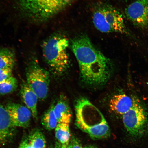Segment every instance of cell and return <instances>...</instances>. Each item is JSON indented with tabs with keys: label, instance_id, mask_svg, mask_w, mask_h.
<instances>
[{
	"label": "cell",
	"instance_id": "6da1fadb",
	"mask_svg": "<svg viewBox=\"0 0 148 148\" xmlns=\"http://www.w3.org/2000/svg\"><path fill=\"white\" fill-rule=\"evenodd\" d=\"M72 51L77 59L83 81L90 84H102L110 73V60L85 35L72 40Z\"/></svg>",
	"mask_w": 148,
	"mask_h": 148
},
{
	"label": "cell",
	"instance_id": "7a4b0ae2",
	"mask_svg": "<svg viewBox=\"0 0 148 148\" xmlns=\"http://www.w3.org/2000/svg\"><path fill=\"white\" fill-rule=\"evenodd\" d=\"M75 124L94 139L110 136V131L104 116L87 99L81 98L75 103Z\"/></svg>",
	"mask_w": 148,
	"mask_h": 148
},
{
	"label": "cell",
	"instance_id": "3957f363",
	"mask_svg": "<svg viewBox=\"0 0 148 148\" xmlns=\"http://www.w3.org/2000/svg\"><path fill=\"white\" fill-rule=\"evenodd\" d=\"M69 40L60 34L49 37L42 44L44 60L56 74H61L67 69L69 63L67 49Z\"/></svg>",
	"mask_w": 148,
	"mask_h": 148
},
{
	"label": "cell",
	"instance_id": "277c9868",
	"mask_svg": "<svg viewBox=\"0 0 148 148\" xmlns=\"http://www.w3.org/2000/svg\"><path fill=\"white\" fill-rule=\"evenodd\" d=\"M75 0H17L19 8L27 16L36 21L52 17Z\"/></svg>",
	"mask_w": 148,
	"mask_h": 148
},
{
	"label": "cell",
	"instance_id": "5b68a950",
	"mask_svg": "<svg viewBox=\"0 0 148 148\" xmlns=\"http://www.w3.org/2000/svg\"><path fill=\"white\" fill-rule=\"evenodd\" d=\"M92 20L96 28L101 32L129 33L123 16L112 5H98L94 9Z\"/></svg>",
	"mask_w": 148,
	"mask_h": 148
},
{
	"label": "cell",
	"instance_id": "8992f818",
	"mask_svg": "<svg viewBox=\"0 0 148 148\" xmlns=\"http://www.w3.org/2000/svg\"><path fill=\"white\" fill-rule=\"evenodd\" d=\"M133 105L123 114V121L127 131L135 138L143 136L148 131V116L145 107L140 99L133 96Z\"/></svg>",
	"mask_w": 148,
	"mask_h": 148
},
{
	"label": "cell",
	"instance_id": "52a82bcc",
	"mask_svg": "<svg viewBox=\"0 0 148 148\" xmlns=\"http://www.w3.org/2000/svg\"><path fill=\"white\" fill-rule=\"evenodd\" d=\"M26 82L40 100L47 97L50 83L49 72L40 66L36 59H33L26 70Z\"/></svg>",
	"mask_w": 148,
	"mask_h": 148
},
{
	"label": "cell",
	"instance_id": "ba28073f",
	"mask_svg": "<svg viewBox=\"0 0 148 148\" xmlns=\"http://www.w3.org/2000/svg\"><path fill=\"white\" fill-rule=\"evenodd\" d=\"M125 13L137 27L142 29L148 27V0H135L125 9Z\"/></svg>",
	"mask_w": 148,
	"mask_h": 148
},
{
	"label": "cell",
	"instance_id": "9c48e42d",
	"mask_svg": "<svg viewBox=\"0 0 148 148\" xmlns=\"http://www.w3.org/2000/svg\"><path fill=\"white\" fill-rule=\"evenodd\" d=\"M15 127H27L30 124L32 112L27 107L18 103H10L5 106Z\"/></svg>",
	"mask_w": 148,
	"mask_h": 148
},
{
	"label": "cell",
	"instance_id": "30bf717a",
	"mask_svg": "<svg viewBox=\"0 0 148 148\" xmlns=\"http://www.w3.org/2000/svg\"><path fill=\"white\" fill-rule=\"evenodd\" d=\"M15 127L5 107L0 104V145H5L8 141Z\"/></svg>",
	"mask_w": 148,
	"mask_h": 148
},
{
	"label": "cell",
	"instance_id": "8fae6325",
	"mask_svg": "<svg viewBox=\"0 0 148 148\" xmlns=\"http://www.w3.org/2000/svg\"><path fill=\"white\" fill-rule=\"evenodd\" d=\"M133 99L125 94L114 95L110 101V108L114 113L123 116L130 110L133 105Z\"/></svg>",
	"mask_w": 148,
	"mask_h": 148
},
{
	"label": "cell",
	"instance_id": "7c38bea8",
	"mask_svg": "<svg viewBox=\"0 0 148 148\" xmlns=\"http://www.w3.org/2000/svg\"><path fill=\"white\" fill-rule=\"evenodd\" d=\"M20 94L26 106L32 112L33 118L37 119L38 115L37 104L38 98L26 82H24L21 84Z\"/></svg>",
	"mask_w": 148,
	"mask_h": 148
},
{
	"label": "cell",
	"instance_id": "4fadbf2b",
	"mask_svg": "<svg viewBox=\"0 0 148 148\" xmlns=\"http://www.w3.org/2000/svg\"><path fill=\"white\" fill-rule=\"evenodd\" d=\"M54 111L58 123L69 124L72 114L68 103L63 100L59 101L54 105Z\"/></svg>",
	"mask_w": 148,
	"mask_h": 148
},
{
	"label": "cell",
	"instance_id": "5bb4252c",
	"mask_svg": "<svg viewBox=\"0 0 148 148\" xmlns=\"http://www.w3.org/2000/svg\"><path fill=\"white\" fill-rule=\"evenodd\" d=\"M16 56L12 49L0 48V69L13 68L16 64Z\"/></svg>",
	"mask_w": 148,
	"mask_h": 148
},
{
	"label": "cell",
	"instance_id": "9a60e30c",
	"mask_svg": "<svg viewBox=\"0 0 148 148\" xmlns=\"http://www.w3.org/2000/svg\"><path fill=\"white\" fill-rule=\"evenodd\" d=\"M54 105L44 113L41 118V123L45 128L48 131H51L56 128L58 122L54 111Z\"/></svg>",
	"mask_w": 148,
	"mask_h": 148
},
{
	"label": "cell",
	"instance_id": "2e32d148",
	"mask_svg": "<svg viewBox=\"0 0 148 148\" xmlns=\"http://www.w3.org/2000/svg\"><path fill=\"white\" fill-rule=\"evenodd\" d=\"M56 137L59 143L67 146L70 140L69 124L58 123L55 129Z\"/></svg>",
	"mask_w": 148,
	"mask_h": 148
},
{
	"label": "cell",
	"instance_id": "e0dca14e",
	"mask_svg": "<svg viewBox=\"0 0 148 148\" xmlns=\"http://www.w3.org/2000/svg\"><path fill=\"white\" fill-rule=\"evenodd\" d=\"M18 86L17 79L13 76L0 83V94L6 95L13 92Z\"/></svg>",
	"mask_w": 148,
	"mask_h": 148
},
{
	"label": "cell",
	"instance_id": "ac0fdd59",
	"mask_svg": "<svg viewBox=\"0 0 148 148\" xmlns=\"http://www.w3.org/2000/svg\"><path fill=\"white\" fill-rule=\"evenodd\" d=\"M29 142L32 148H46L45 138L40 130H36L32 133Z\"/></svg>",
	"mask_w": 148,
	"mask_h": 148
},
{
	"label": "cell",
	"instance_id": "d6986e66",
	"mask_svg": "<svg viewBox=\"0 0 148 148\" xmlns=\"http://www.w3.org/2000/svg\"><path fill=\"white\" fill-rule=\"evenodd\" d=\"M12 68L0 69V83L12 76Z\"/></svg>",
	"mask_w": 148,
	"mask_h": 148
},
{
	"label": "cell",
	"instance_id": "ffe728a7",
	"mask_svg": "<svg viewBox=\"0 0 148 148\" xmlns=\"http://www.w3.org/2000/svg\"><path fill=\"white\" fill-rule=\"evenodd\" d=\"M68 147L69 148H83L79 140L74 137L70 140Z\"/></svg>",
	"mask_w": 148,
	"mask_h": 148
},
{
	"label": "cell",
	"instance_id": "44dd1931",
	"mask_svg": "<svg viewBox=\"0 0 148 148\" xmlns=\"http://www.w3.org/2000/svg\"><path fill=\"white\" fill-rule=\"evenodd\" d=\"M29 141L27 140H24L20 144L19 148H27Z\"/></svg>",
	"mask_w": 148,
	"mask_h": 148
},
{
	"label": "cell",
	"instance_id": "7402d4cb",
	"mask_svg": "<svg viewBox=\"0 0 148 148\" xmlns=\"http://www.w3.org/2000/svg\"><path fill=\"white\" fill-rule=\"evenodd\" d=\"M55 148H69L68 146L63 145L59 143H57L55 146Z\"/></svg>",
	"mask_w": 148,
	"mask_h": 148
},
{
	"label": "cell",
	"instance_id": "603a6c76",
	"mask_svg": "<svg viewBox=\"0 0 148 148\" xmlns=\"http://www.w3.org/2000/svg\"><path fill=\"white\" fill-rule=\"evenodd\" d=\"M83 148H98L96 146L93 145L86 146Z\"/></svg>",
	"mask_w": 148,
	"mask_h": 148
},
{
	"label": "cell",
	"instance_id": "cb8c5ba5",
	"mask_svg": "<svg viewBox=\"0 0 148 148\" xmlns=\"http://www.w3.org/2000/svg\"><path fill=\"white\" fill-rule=\"evenodd\" d=\"M27 148H32V147L31 146L30 144H29V142L28 144Z\"/></svg>",
	"mask_w": 148,
	"mask_h": 148
}]
</instances>
